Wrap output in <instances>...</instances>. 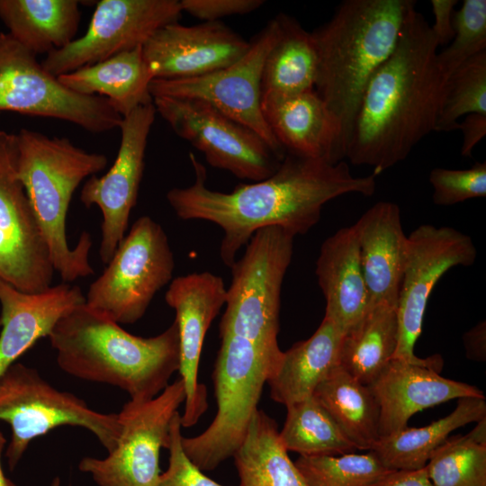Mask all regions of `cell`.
<instances>
[{"mask_svg":"<svg viewBox=\"0 0 486 486\" xmlns=\"http://www.w3.org/2000/svg\"><path fill=\"white\" fill-rule=\"evenodd\" d=\"M189 158L194 184L169 190L166 200L180 219L221 228L220 256L229 267L259 229L278 226L294 237L304 235L319 222L328 202L346 194L372 196L376 189L375 175L355 176L344 161L332 164L285 154L269 177L224 193L207 187L204 166L192 153Z\"/></svg>","mask_w":486,"mask_h":486,"instance_id":"6da1fadb","label":"cell"},{"mask_svg":"<svg viewBox=\"0 0 486 486\" xmlns=\"http://www.w3.org/2000/svg\"><path fill=\"white\" fill-rule=\"evenodd\" d=\"M438 47L431 25L411 10L395 49L364 92L346 154L353 165L373 166L377 176L436 130L446 83Z\"/></svg>","mask_w":486,"mask_h":486,"instance_id":"7a4b0ae2","label":"cell"},{"mask_svg":"<svg viewBox=\"0 0 486 486\" xmlns=\"http://www.w3.org/2000/svg\"><path fill=\"white\" fill-rule=\"evenodd\" d=\"M48 338L62 371L118 387L132 400L155 398L179 370L176 320L158 336L138 337L85 302L60 318Z\"/></svg>","mask_w":486,"mask_h":486,"instance_id":"3957f363","label":"cell"},{"mask_svg":"<svg viewBox=\"0 0 486 486\" xmlns=\"http://www.w3.org/2000/svg\"><path fill=\"white\" fill-rule=\"evenodd\" d=\"M415 5L413 0H346L311 32L318 54L314 90L340 126L345 158L364 92Z\"/></svg>","mask_w":486,"mask_h":486,"instance_id":"277c9868","label":"cell"},{"mask_svg":"<svg viewBox=\"0 0 486 486\" xmlns=\"http://www.w3.org/2000/svg\"><path fill=\"white\" fill-rule=\"evenodd\" d=\"M17 175L49 248L54 271L64 283L94 274L88 256L92 238L84 231L74 248L68 244L66 219L80 183L105 168L104 154L87 152L68 139L22 129L16 133Z\"/></svg>","mask_w":486,"mask_h":486,"instance_id":"5b68a950","label":"cell"},{"mask_svg":"<svg viewBox=\"0 0 486 486\" xmlns=\"http://www.w3.org/2000/svg\"><path fill=\"white\" fill-rule=\"evenodd\" d=\"M212 373L217 413L200 435L182 437L185 454L201 470L212 471L232 457L243 441L268 379L283 356L278 343L220 335Z\"/></svg>","mask_w":486,"mask_h":486,"instance_id":"8992f818","label":"cell"},{"mask_svg":"<svg viewBox=\"0 0 486 486\" xmlns=\"http://www.w3.org/2000/svg\"><path fill=\"white\" fill-rule=\"evenodd\" d=\"M0 420L12 430L5 456L11 470L30 443L60 426L80 427L92 432L111 452L121 434L118 413H103L73 393L62 392L34 368L14 363L0 377Z\"/></svg>","mask_w":486,"mask_h":486,"instance_id":"52a82bcc","label":"cell"},{"mask_svg":"<svg viewBox=\"0 0 486 486\" xmlns=\"http://www.w3.org/2000/svg\"><path fill=\"white\" fill-rule=\"evenodd\" d=\"M293 238L278 226L253 234L244 255L230 266L232 281L227 289L220 336L278 343L281 290L292 257Z\"/></svg>","mask_w":486,"mask_h":486,"instance_id":"ba28073f","label":"cell"},{"mask_svg":"<svg viewBox=\"0 0 486 486\" xmlns=\"http://www.w3.org/2000/svg\"><path fill=\"white\" fill-rule=\"evenodd\" d=\"M174 254L159 223L140 217L118 245L86 304L118 324L140 320L156 293L172 281Z\"/></svg>","mask_w":486,"mask_h":486,"instance_id":"9c48e42d","label":"cell"},{"mask_svg":"<svg viewBox=\"0 0 486 486\" xmlns=\"http://www.w3.org/2000/svg\"><path fill=\"white\" fill-rule=\"evenodd\" d=\"M36 57L0 32V112L63 120L92 133L120 127L122 116L108 99L70 91Z\"/></svg>","mask_w":486,"mask_h":486,"instance_id":"30bf717a","label":"cell"},{"mask_svg":"<svg viewBox=\"0 0 486 486\" xmlns=\"http://www.w3.org/2000/svg\"><path fill=\"white\" fill-rule=\"evenodd\" d=\"M184 400L181 378L151 400H130L118 413L122 429L113 450L103 459L84 457L78 469L98 486H158L160 449L166 447L172 418Z\"/></svg>","mask_w":486,"mask_h":486,"instance_id":"8fae6325","label":"cell"},{"mask_svg":"<svg viewBox=\"0 0 486 486\" xmlns=\"http://www.w3.org/2000/svg\"><path fill=\"white\" fill-rule=\"evenodd\" d=\"M278 30L276 16L250 41L247 52L236 62L199 76L153 79L154 97L194 100L206 104L259 135L277 154L285 152L270 130L262 113L261 80L264 63Z\"/></svg>","mask_w":486,"mask_h":486,"instance_id":"7c38bea8","label":"cell"},{"mask_svg":"<svg viewBox=\"0 0 486 486\" xmlns=\"http://www.w3.org/2000/svg\"><path fill=\"white\" fill-rule=\"evenodd\" d=\"M158 113L180 138L190 142L214 167L254 182L272 176L284 157L255 131L202 102L154 97Z\"/></svg>","mask_w":486,"mask_h":486,"instance_id":"4fadbf2b","label":"cell"},{"mask_svg":"<svg viewBox=\"0 0 486 486\" xmlns=\"http://www.w3.org/2000/svg\"><path fill=\"white\" fill-rule=\"evenodd\" d=\"M16 134L0 129V279L17 290L51 286L49 248L16 170Z\"/></svg>","mask_w":486,"mask_h":486,"instance_id":"5bb4252c","label":"cell"},{"mask_svg":"<svg viewBox=\"0 0 486 486\" xmlns=\"http://www.w3.org/2000/svg\"><path fill=\"white\" fill-rule=\"evenodd\" d=\"M477 257L470 236L451 227L424 224L408 236L406 264L400 283L397 315L399 338L394 359L418 363L414 354L428 298L451 268L472 266Z\"/></svg>","mask_w":486,"mask_h":486,"instance_id":"9a60e30c","label":"cell"},{"mask_svg":"<svg viewBox=\"0 0 486 486\" xmlns=\"http://www.w3.org/2000/svg\"><path fill=\"white\" fill-rule=\"evenodd\" d=\"M178 0H102L86 33L41 62L52 76L72 72L118 53L143 46L160 28L177 22Z\"/></svg>","mask_w":486,"mask_h":486,"instance_id":"2e32d148","label":"cell"},{"mask_svg":"<svg viewBox=\"0 0 486 486\" xmlns=\"http://www.w3.org/2000/svg\"><path fill=\"white\" fill-rule=\"evenodd\" d=\"M153 102L122 117L117 157L103 176L89 177L80 193L86 207L97 205L103 215L100 257L107 265L123 239L130 212L135 206L144 171L145 150L155 122Z\"/></svg>","mask_w":486,"mask_h":486,"instance_id":"e0dca14e","label":"cell"},{"mask_svg":"<svg viewBox=\"0 0 486 486\" xmlns=\"http://www.w3.org/2000/svg\"><path fill=\"white\" fill-rule=\"evenodd\" d=\"M226 293L223 279L205 271L173 279L165 294L166 302L176 311L179 332L178 372L185 391L181 425L184 428L194 426L208 408L206 388L198 382V368L205 335L225 305Z\"/></svg>","mask_w":486,"mask_h":486,"instance_id":"ac0fdd59","label":"cell"},{"mask_svg":"<svg viewBox=\"0 0 486 486\" xmlns=\"http://www.w3.org/2000/svg\"><path fill=\"white\" fill-rule=\"evenodd\" d=\"M250 42L220 22L167 24L143 44L154 79L188 78L224 68L239 59Z\"/></svg>","mask_w":486,"mask_h":486,"instance_id":"d6986e66","label":"cell"},{"mask_svg":"<svg viewBox=\"0 0 486 486\" xmlns=\"http://www.w3.org/2000/svg\"><path fill=\"white\" fill-rule=\"evenodd\" d=\"M440 356L420 362L392 358L369 385L379 407L380 437L407 427L417 412L464 397L484 398L476 386L440 375Z\"/></svg>","mask_w":486,"mask_h":486,"instance_id":"ffe728a7","label":"cell"},{"mask_svg":"<svg viewBox=\"0 0 486 486\" xmlns=\"http://www.w3.org/2000/svg\"><path fill=\"white\" fill-rule=\"evenodd\" d=\"M261 108L285 154L332 164L345 158L340 126L314 89L289 96L261 98Z\"/></svg>","mask_w":486,"mask_h":486,"instance_id":"44dd1931","label":"cell"},{"mask_svg":"<svg viewBox=\"0 0 486 486\" xmlns=\"http://www.w3.org/2000/svg\"><path fill=\"white\" fill-rule=\"evenodd\" d=\"M85 302L80 287L68 283L27 293L0 279V377L39 339L49 337L60 318Z\"/></svg>","mask_w":486,"mask_h":486,"instance_id":"7402d4cb","label":"cell"},{"mask_svg":"<svg viewBox=\"0 0 486 486\" xmlns=\"http://www.w3.org/2000/svg\"><path fill=\"white\" fill-rule=\"evenodd\" d=\"M355 226L369 304L397 303L408 251L399 206L378 202Z\"/></svg>","mask_w":486,"mask_h":486,"instance_id":"603a6c76","label":"cell"},{"mask_svg":"<svg viewBox=\"0 0 486 486\" xmlns=\"http://www.w3.org/2000/svg\"><path fill=\"white\" fill-rule=\"evenodd\" d=\"M315 274L326 300L324 317L345 334L369 306L355 224L341 228L323 241Z\"/></svg>","mask_w":486,"mask_h":486,"instance_id":"cb8c5ba5","label":"cell"},{"mask_svg":"<svg viewBox=\"0 0 486 486\" xmlns=\"http://www.w3.org/2000/svg\"><path fill=\"white\" fill-rule=\"evenodd\" d=\"M344 332L324 317L306 340L295 343L268 379L270 397L285 407L313 395L319 384L339 364Z\"/></svg>","mask_w":486,"mask_h":486,"instance_id":"d4e9b609","label":"cell"},{"mask_svg":"<svg viewBox=\"0 0 486 486\" xmlns=\"http://www.w3.org/2000/svg\"><path fill=\"white\" fill-rule=\"evenodd\" d=\"M57 78L74 93L108 99L122 117L153 102L149 85L154 77L143 57L142 46Z\"/></svg>","mask_w":486,"mask_h":486,"instance_id":"484cf974","label":"cell"},{"mask_svg":"<svg viewBox=\"0 0 486 486\" xmlns=\"http://www.w3.org/2000/svg\"><path fill=\"white\" fill-rule=\"evenodd\" d=\"M78 6L76 0H0V19L21 45L48 55L75 40Z\"/></svg>","mask_w":486,"mask_h":486,"instance_id":"4316f807","label":"cell"},{"mask_svg":"<svg viewBox=\"0 0 486 486\" xmlns=\"http://www.w3.org/2000/svg\"><path fill=\"white\" fill-rule=\"evenodd\" d=\"M276 18L277 34L262 71L261 98L311 90L316 82L318 54L311 32L286 14Z\"/></svg>","mask_w":486,"mask_h":486,"instance_id":"83f0119b","label":"cell"},{"mask_svg":"<svg viewBox=\"0 0 486 486\" xmlns=\"http://www.w3.org/2000/svg\"><path fill=\"white\" fill-rule=\"evenodd\" d=\"M399 338L397 303L369 304L363 317L343 336L339 365L370 385L392 359Z\"/></svg>","mask_w":486,"mask_h":486,"instance_id":"f1b7e54d","label":"cell"},{"mask_svg":"<svg viewBox=\"0 0 486 486\" xmlns=\"http://www.w3.org/2000/svg\"><path fill=\"white\" fill-rule=\"evenodd\" d=\"M485 418V397L460 398L450 414L421 428L407 426L382 436L372 451L390 470L421 469L451 432Z\"/></svg>","mask_w":486,"mask_h":486,"instance_id":"f546056e","label":"cell"},{"mask_svg":"<svg viewBox=\"0 0 486 486\" xmlns=\"http://www.w3.org/2000/svg\"><path fill=\"white\" fill-rule=\"evenodd\" d=\"M232 457L239 486H309L283 446L276 422L261 410Z\"/></svg>","mask_w":486,"mask_h":486,"instance_id":"4dcf8cb0","label":"cell"},{"mask_svg":"<svg viewBox=\"0 0 486 486\" xmlns=\"http://www.w3.org/2000/svg\"><path fill=\"white\" fill-rule=\"evenodd\" d=\"M313 396L357 450L370 451L380 439L379 407L369 387L338 364Z\"/></svg>","mask_w":486,"mask_h":486,"instance_id":"1f68e13d","label":"cell"},{"mask_svg":"<svg viewBox=\"0 0 486 486\" xmlns=\"http://www.w3.org/2000/svg\"><path fill=\"white\" fill-rule=\"evenodd\" d=\"M286 409L285 421L279 436L287 451L296 452L302 456H318L357 450L313 395Z\"/></svg>","mask_w":486,"mask_h":486,"instance_id":"d6a6232c","label":"cell"},{"mask_svg":"<svg viewBox=\"0 0 486 486\" xmlns=\"http://www.w3.org/2000/svg\"><path fill=\"white\" fill-rule=\"evenodd\" d=\"M476 424L431 454L424 468L433 486H486V418Z\"/></svg>","mask_w":486,"mask_h":486,"instance_id":"836d02e7","label":"cell"},{"mask_svg":"<svg viewBox=\"0 0 486 486\" xmlns=\"http://www.w3.org/2000/svg\"><path fill=\"white\" fill-rule=\"evenodd\" d=\"M295 466L309 486H373L393 470L372 450L338 455H300Z\"/></svg>","mask_w":486,"mask_h":486,"instance_id":"e575fe53","label":"cell"},{"mask_svg":"<svg viewBox=\"0 0 486 486\" xmlns=\"http://www.w3.org/2000/svg\"><path fill=\"white\" fill-rule=\"evenodd\" d=\"M486 114V50L467 59L446 79L435 131H450L458 119Z\"/></svg>","mask_w":486,"mask_h":486,"instance_id":"d590c367","label":"cell"},{"mask_svg":"<svg viewBox=\"0 0 486 486\" xmlns=\"http://www.w3.org/2000/svg\"><path fill=\"white\" fill-rule=\"evenodd\" d=\"M454 38L436 54L446 79L467 59L486 50V1L464 0L454 12Z\"/></svg>","mask_w":486,"mask_h":486,"instance_id":"8d00e7d4","label":"cell"},{"mask_svg":"<svg viewBox=\"0 0 486 486\" xmlns=\"http://www.w3.org/2000/svg\"><path fill=\"white\" fill-rule=\"evenodd\" d=\"M435 204L450 206L486 196V163L476 162L471 168L436 167L430 171Z\"/></svg>","mask_w":486,"mask_h":486,"instance_id":"74e56055","label":"cell"},{"mask_svg":"<svg viewBox=\"0 0 486 486\" xmlns=\"http://www.w3.org/2000/svg\"><path fill=\"white\" fill-rule=\"evenodd\" d=\"M181 415L171 421L166 449L167 469L160 474L158 486H224L206 476L185 454L182 446Z\"/></svg>","mask_w":486,"mask_h":486,"instance_id":"f35d334b","label":"cell"},{"mask_svg":"<svg viewBox=\"0 0 486 486\" xmlns=\"http://www.w3.org/2000/svg\"><path fill=\"white\" fill-rule=\"evenodd\" d=\"M263 0H181L183 12L203 22H218L219 19L249 14L264 4Z\"/></svg>","mask_w":486,"mask_h":486,"instance_id":"ab89813d","label":"cell"},{"mask_svg":"<svg viewBox=\"0 0 486 486\" xmlns=\"http://www.w3.org/2000/svg\"><path fill=\"white\" fill-rule=\"evenodd\" d=\"M435 23L431 30L438 46L448 44L454 35V14L456 0H431Z\"/></svg>","mask_w":486,"mask_h":486,"instance_id":"60d3db41","label":"cell"},{"mask_svg":"<svg viewBox=\"0 0 486 486\" xmlns=\"http://www.w3.org/2000/svg\"><path fill=\"white\" fill-rule=\"evenodd\" d=\"M454 130H461L464 134L462 156L472 157L473 148L486 135V114H467L463 122H456Z\"/></svg>","mask_w":486,"mask_h":486,"instance_id":"b9f144b4","label":"cell"},{"mask_svg":"<svg viewBox=\"0 0 486 486\" xmlns=\"http://www.w3.org/2000/svg\"><path fill=\"white\" fill-rule=\"evenodd\" d=\"M373 486H433L425 468L393 470Z\"/></svg>","mask_w":486,"mask_h":486,"instance_id":"7bdbcfd3","label":"cell"},{"mask_svg":"<svg viewBox=\"0 0 486 486\" xmlns=\"http://www.w3.org/2000/svg\"><path fill=\"white\" fill-rule=\"evenodd\" d=\"M469 359L482 362L486 359V323L481 321L466 331L463 337Z\"/></svg>","mask_w":486,"mask_h":486,"instance_id":"ee69618b","label":"cell"},{"mask_svg":"<svg viewBox=\"0 0 486 486\" xmlns=\"http://www.w3.org/2000/svg\"><path fill=\"white\" fill-rule=\"evenodd\" d=\"M5 444H6V439L4 436L3 433L0 431V486H16L10 479H8L4 475L2 465H1V454H2V452Z\"/></svg>","mask_w":486,"mask_h":486,"instance_id":"f6af8a7d","label":"cell"},{"mask_svg":"<svg viewBox=\"0 0 486 486\" xmlns=\"http://www.w3.org/2000/svg\"><path fill=\"white\" fill-rule=\"evenodd\" d=\"M51 486H61L59 478L56 477L51 482Z\"/></svg>","mask_w":486,"mask_h":486,"instance_id":"bcb514c9","label":"cell"}]
</instances>
